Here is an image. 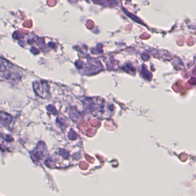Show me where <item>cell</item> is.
<instances>
[{
	"mask_svg": "<svg viewBox=\"0 0 196 196\" xmlns=\"http://www.w3.org/2000/svg\"><path fill=\"white\" fill-rule=\"evenodd\" d=\"M11 120L12 118L9 115L3 112H0V123L2 125H8Z\"/></svg>",
	"mask_w": 196,
	"mask_h": 196,
	"instance_id": "cell-1",
	"label": "cell"
}]
</instances>
